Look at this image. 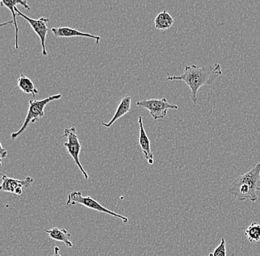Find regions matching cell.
I'll return each instance as SVG.
<instances>
[{"instance_id": "cell-17", "label": "cell", "mask_w": 260, "mask_h": 256, "mask_svg": "<svg viewBox=\"0 0 260 256\" xmlns=\"http://www.w3.org/2000/svg\"><path fill=\"white\" fill-rule=\"evenodd\" d=\"M226 254V241L222 237L219 245L216 247L214 252L209 254V256H227Z\"/></svg>"}, {"instance_id": "cell-9", "label": "cell", "mask_w": 260, "mask_h": 256, "mask_svg": "<svg viewBox=\"0 0 260 256\" xmlns=\"http://www.w3.org/2000/svg\"><path fill=\"white\" fill-rule=\"evenodd\" d=\"M55 37L58 38H72V37H86L95 40L97 45L100 43L101 37L99 35H92V34L84 33L79 31L77 29L71 28L68 27H52L50 29Z\"/></svg>"}, {"instance_id": "cell-12", "label": "cell", "mask_w": 260, "mask_h": 256, "mask_svg": "<svg viewBox=\"0 0 260 256\" xmlns=\"http://www.w3.org/2000/svg\"><path fill=\"white\" fill-rule=\"evenodd\" d=\"M131 96L126 95L124 98H122L119 105H118V107H117L116 111H115V115H114L113 118L110 120V122H102V126H105V127L107 128H110V126H113V124L115 121H118V119H120L122 117L124 116L125 115L129 113L130 109H131Z\"/></svg>"}, {"instance_id": "cell-11", "label": "cell", "mask_w": 260, "mask_h": 256, "mask_svg": "<svg viewBox=\"0 0 260 256\" xmlns=\"http://www.w3.org/2000/svg\"><path fill=\"white\" fill-rule=\"evenodd\" d=\"M17 5H21L23 6L24 9L28 10V11L30 10L27 0H1L2 7H6V9H9L13 16V21H14V25L15 27V48L16 50L19 49V28H18L17 22H16V13L14 7Z\"/></svg>"}, {"instance_id": "cell-7", "label": "cell", "mask_w": 260, "mask_h": 256, "mask_svg": "<svg viewBox=\"0 0 260 256\" xmlns=\"http://www.w3.org/2000/svg\"><path fill=\"white\" fill-rule=\"evenodd\" d=\"M16 14L24 18L25 20L28 22L30 25L31 26L32 30L36 33L40 37L41 41V45H42V53L43 56H48V51L46 50V45H45V42H46L47 34L48 33V23L50 19L48 18L40 17L39 19H34L30 18L24 14L23 13L21 12L19 9L16 8V6L14 7Z\"/></svg>"}, {"instance_id": "cell-8", "label": "cell", "mask_w": 260, "mask_h": 256, "mask_svg": "<svg viewBox=\"0 0 260 256\" xmlns=\"http://www.w3.org/2000/svg\"><path fill=\"white\" fill-rule=\"evenodd\" d=\"M3 183H2L0 190L5 192L12 193L17 196H21L23 193V188H31L34 179L27 176L23 180L8 177L6 175H3Z\"/></svg>"}, {"instance_id": "cell-6", "label": "cell", "mask_w": 260, "mask_h": 256, "mask_svg": "<svg viewBox=\"0 0 260 256\" xmlns=\"http://www.w3.org/2000/svg\"><path fill=\"white\" fill-rule=\"evenodd\" d=\"M136 105L147 109L154 120L165 118L169 109H178L179 108L178 105L172 104L165 98L162 99L143 100L137 102Z\"/></svg>"}, {"instance_id": "cell-4", "label": "cell", "mask_w": 260, "mask_h": 256, "mask_svg": "<svg viewBox=\"0 0 260 256\" xmlns=\"http://www.w3.org/2000/svg\"><path fill=\"white\" fill-rule=\"evenodd\" d=\"M76 205H81L83 206L87 207V208L92 209V210H96L100 213H107L113 215L116 218H121L123 223L127 224L129 223V218L123 215L118 214L105 207L102 206L96 200L92 198V197L87 196V197H83L81 191H74L68 195V201L66 202L67 207L74 206Z\"/></svg>"}, {"instance_id": "cell-3", "label": "cell", "mask_w": 260, "mask_h": 256, "mask_svg": "<svg viewBox=\"0 0 260 256\" xmlns=\"http://www.w3.org/2000/svg\"><path fill=\"white\" fill-rule=\"evenodd\" d=\"M61 97L62 95L61 94H57V95H51L43 100H29L28 111H27L24 124H22V127L19 129V130L11 134V140H15L24 131H25L29 125L34 124L36 121H38L45 116V108L49 103L61 99Z\"/></svg>"}, {"instance_id": "cell-2", "label": "cell", "mask_w": 260, "mask_h": 256, "mask_svg": "<svg viewBox=\"0 0 260 256\" xmlns=\"http://www.w3.org/2000/svg\"><path fill=\"white\" fill-rule=\"evenodd\" d=\"M228 191L238 202H256L258 199L256 191H260V161L251 171L237 177Z\"/></svg>"}, {"instance_id": "cell-1", "label": "cell", "mask_w": 260, "mask_h": 256, "mask_svg": "<svg viewBox=\"0 0 260 256\" xmlns=\"http://www.w3.org/2000/svg\"><path fill=\"white\" fill-rule=\"evenodd\" d=\"M222 74V67L219 63L204 66L198 65L185 66L184 72L179 76H170L167 74L168 81H181L189 87L191 98L194 104L198 101V92L201 87L211 85Z\"/></svg>"}, {"instance_id": "cell-14", "label": "cell", "mask_w": 260, "mask_h": 256, "mask_svg": "<svg viewBox=\"0 0 260 256\" xmlns=\"http://www.w3.org/2000/svg\"><path fill=\"white\" fill-rule=\"evenodd\" d=\"M174 22L175 20L173 17L167 12V11L164 10L160 14H157L154 19V27L160 30H168L173 25Z\"/></svg>"}, {"instance_id": "cell-5", "label": "cell", "mask_w": 260, "mask_h": 256, "mask_svg": "<svg viewBox=\"0 0 260 256\" xmlns=\"http://www.w3.org/2000/svg\"><path fill=\"white\" fill-rule=\"evenodd\" d=\"M66 137L68 139V142H64V147L68 151V153L71 155V157L74 160L75 163L79 167V169L82 173L84 179L88 180L89 176L86 172L84 168L81 165L80 160H79V155H80L81 151V145L80 140H79V136L76 132V127L67 128L64 129V134L62 137Z\"/></svg>"}, {"instance_id": "cell-10", "label": "cell", "mask_w": 260, "mask_h": 256, "mask_svg": "<svg viewBox=\"0 0 260 256\" xmlns=\"http://www.w3.org/2000/svg\"><path fill=\"white\" fill-rule=\"evenodd\" d=\"M138 124L140 127L139 142L140 147L142 149L143 154L149 165H152L154 163V155L151 150V143L149 137L146 134L145 129H144V124H143V117H138Z\"/></svg>"}, {"instance_id": "cell-15", "label": "cell", "mask_w": 260, "mask_h": 256, "mask_svg": "<svg viewBox=\"0 0 260 256\" xmlns=\"http://www.w3.org/2000/svg\"><path fill=\"white\" fill-rule=\"evenodd\" d=\"M17 86L25 94H30L35 97L39 93L38 90L34 85V82L27 76L20 75L17 80Z\"/></svg>"}, {"instance_id": "cell-13", "label": "cell", "mask_w": 260, "mask_h": 256, "mask_svg": "<svg viewBox=\"0 0 260 256\" xmlns=\"http://www.w3.org/2000/svg\"><path fill=\"white\" fill-rule=\"evenodd\" d=\"M45 231L52 239L64 243L65 245L68 248L73 247V244L71 241V235L64 228L59 229L58 228H53L50 230H45Z\"/></svg>"}, {"instance_id": "cell-19", "label": "cell", "mask_w": 260, "mask_h": 256, "mask_svg": "<svg viewBox=\"0 0 260 256\" xmlns=\"http://www.w3.org/2000/svg\"><path fill=\"white\" fill-rule=\"evenodd\" d=\"M60 249L58 247H55L54 248V254H53V256H61L59 254Z\"/></svg>"}, {"instance_id": "cell-18", "label": "cell", "mask_w": 260, "mask_h": 256, "mask_svg": "<svg viewBox=\"0 0 260 256\" xmlns=\"http://www.w3.org/2000/svg\"><path fill=\"white\" fill-rule=\"evenodd\" d=\"M0 150H1V152H0V158H1V161L3 160V159H4L5 157H7L8 155V152L6 149H5L3 148V145H2V143L0 144Z\"/></svg>"}, {"instance_id": "cell-16", "label": "cell", "mask_w": 260, "mask_h": 256, "mask_svg": "<svg viewBox=\"0 0 260 256\" xmlns=\"http://www.w3.org/2000/svg\"><path fill=\"white\" fill-rule=\"evenodd\" d=\"M245 235L250 242L260 241V225L257 223H251L245 231Z\"/></svg>"}]
</instances>
